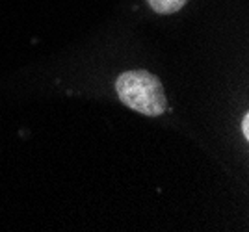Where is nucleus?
<instances>
[{"mask_svg": "<svg viewBox=\"0 0 249 232\" xmlns=\"http://www.w3.org/2000/svg\"><path fill=\"white\" fill-rule=\"evenodd\" d=\"M121 102L143 116L155 117L167 110L164 85L149 71H128L115 82Z\"/></svg>", "mask_w": 249, "mask_h": 232, "instance_id": "nucleus-1", "label": "nucleus"}, {"mask_svg": "<svg viewBox=\"0 0 249 232\" xmlns=\"http://www.w3.org/2000/svg\"><path fill=\"white\" fill-rule=\"evenodd\" d=\"M186 4V0H149V6L156 11V13H162V15H169V13H175L182 6Z\"/></svg>", "mask_w": 249, "mask_h": 232, "instance_id": "nucleus-2", "label": "nucleus"}, {"mask_svg": "<svg viewBox=\"0 0 249 232\" xmlns=\"http://www.w3.org/2000/svg\"><path fill=\"white\" fill-rule=\"evenodd\" d=\"M242 132H244V136L249 137V116L246 114L244 119H242Z\"/></svg>", "mask_w": 249, "mask_h": 232, "instance_id": "nucleus-3", "label": "nucleus"}]
</instances>
